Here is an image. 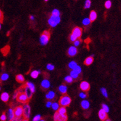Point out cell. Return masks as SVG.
<instances>
[{
	"label": "cell",
	"instance_id": "25",
	"mask_svg": "<svg viewBox=\"0 0 121 121\" xmlns=\"http://www.w3.org/2000/svg\"><path fill=\"white\" fill-rule=\"evenodd\" d=\"M77 65V63L76 62H75V61H71L69 64V68L72 69V70H73V69L75 68Z\"/></svg>",
	"mask_w": 121,
	"mask_h": 121
},
{
	"label": "cell",
	"instance_id": "13",
	"mask_svg": "<svg viewBox=\"0 0 121 121\" xmlns=\"http://www.w3.org/2000/svg\"><path fill=\"white\" fill-rule=\"evenodd\" d=\"M26 86L29 88V89L30 90V91H31L33 93H35V85H34V83H32V82H28L26 83Z\"/></svg>",
	"mask_w": 121,
	"mask_h": 121
},
{
	"label": "cell",
	"instance_id": "4",
	"mask_svg": "<svg viewBox=\"0 0 121 121\" xmlns=\"http://www.w3.org/2000/svg\"><path fill=\"white\" fill-rule=\"evenodd\" d=\"M17 100L19 101V102L22 103H27L29 101V98L26 94V93L24 92H21L17 95Z\"/></svg>",
	"mask_w": 121,
	"mask_h": 121
},
{
	"label": "cell",
	"instance_id": "28",
	"mask_svg": "<svg viewBox=\"0 0 121 121\" xmlns=\"http://www.w3.org/2000/svg\"><path fill=\"white\" fill-rule=\"evenodd\" d=\"M78 75H79V74H78V73H77V72H75L73 70H72L70 73V75L72 77L73 79H76V78H78Z\"/></svg>",
	"mask_w": 121,
	"mask_h": 121
},
{
	"label": "cell",
	"instance_id": "41",
	"mask_svg": "<svg viewBox=\"0 0 121 121\" xmlns=\"http://www.w3.org/2000/svg\"><path fill=\"white\" fill-rule=\"evenodd\" d=\"M79 96H80V97L81 98H82V99L86 98V96H87V95H86V93H83V92L80 93L79 94Z\"/></svg>",
	"mask_w": 121,
	"mask_h": 121
},
{
	"label": "cell",
	"instance_id": "5",
	"mask_svg": "<svg viewBox=\"0 0 121 121\" xmlns=\"http://www.w3.org/2000/svg\"><path fill=\"white\" fill-rule=\"evenodd\" d=\"M30 108L28 104H25L23 107V115L26 119L28 120L30 117Z\"/></svg>",
	"mask_w": 121,
	"mask_h": 121
},
{
	"label": "cell",
	"instance_id": "14",
	"mask_svg": "<svg viewBox=\"0 0 121 121\" xmlns=\"http://www.w3.org/2000/svg\"><path fill=\"white\" fill-rule=\"evenodd\" d=\"M97 17V14L94 11H92L90 14V19L91 22H93L96 19Z\"/></svg>",
	"mask_w": 121,
	"mask_h": 121
},
{
	"label": "cell",
	"instance_id": "20",
	"mask_svg": "<svg viewBox=\"0 0 121 121\" xmlns=\"http://www.w3.org/2000/svg\"><path fill=\"white\" fill-rule=\"evenodd\" d=\"M8 114H9V120L10 121H13V119H14L15 117L14 113V111L13 110V109H9Z\"/></svg>",
	"mask_w": 121,
	"mask_h": 121
},
{
	"label": "cell",
	"instance_id": "35",
	"mask_svg": "<svg viewBox=\"0 0 121 121\" xmlns=\"http://www.w3.org/2000/svg\"><path fill=\"white\" fill-rule=\"evenodd\" d=\"M73 70H74V71H75V72H77V73H78V74L80 73H81V72H82L81 67H80L79 65H77L76 67H75V68L73 69Z\"/></svg>",
	"mask_w": 121,
	"mask_h": 121
},
{
	"label": "cell",
	"instance_id": "44",
	"mask_svg": "<svg viewBox=\"0 0 121 121\" xmlns=\"http://www.w3.org/2000/svg\"><path fill=\"white\" fill-rule=\"evenodd\" d=\"M3 14L0 10V23H3Z\"/></svg>",
	"mask_w": 121,
	"mask_h": 121
},
{
	"label": "cell",
	"instance_id": "17",
	"mask_svg": "<svg viewBox=\"0 0 121 121\" xmlns=\"http://www.w3.org/2000/svg\"><path fill=\"white\" fill-rule=\"evenodd\" d=\"M93 62V58L92 56H90V57H88L87 58H86V59L84 61V63L85 65H89L92 64Z\"/></svg>",
	"mask_w": 121,
	"mask_h": 121
},
{
	"label": "cell",
	"instance_id": "39",
	"mask_svg": "<svg viewBox=\"0 0 121 121\" xmlns=\"http://www.w3.org/2000/svg\"><path fill=\"white\" fill-rule=\"evenodd\" d=\"M41 120V116L40 114L37 115L36 116H35L33 119V121H38Z\"/></svg>",
	"mask_w": 121,
	"mask_h": 121
},
{
	"label": "cell",
	"instance_id": "38",
	"mask_svg": "<svg viewBox=\"0 0 121 121\" xmlns=\"http://www.w3.org/2000/svg\"><path fill=\"white\" fill-rule=\"evenodd\" d=\"M46 68H47V69H48L49 70H54V66L53 64H48V65H47V66H46Z\"/></svg>",
	"mask_w": 121,
	"mask_h": 121
},
{
	"label": "cell",
	"instance_id": "32",
	"mask_svg": "<svg viewBox=\"0 0 121 121\" xmlns=\"http://www.w3.org/2000/svg\"><path fill=\"white\" fill-rule=\"evenodd\" d=\"M104 6H105V8H106V9H110L112 6L111 1L110 0L106 1L105 2V3H104Z\"/></svg>",
	"mask_w": 121,
	"mask_h": 121
},
{
	"label": "cell",
	"instance_id": "7",
	"mask_svg": "<svg viewBox=\"0 0 121 121\" xmlns=\"http://www.w3.org/2000/svg\"><path fill=\"white\" fill-rule=\"evenodd\" d=\"M80 88L83 91H87L89 90L90 86V84L88 82L86 81H83L81 82V83L80 85Z\"/></svg>",
	"mask_w": 121,
	"mask_h": 121
},
{
	"label": "cell",
	"instance_id": "6",
	"mask_svg": "<svg viewBox=\"0 0 121 121\" xmlns=\"http://www.w3.org/2000/svg\"><path fill=\"white\" fill-rule=\"evenodd\" d=\"M14 113L15 116L17 117L20 118L23 115V107L17 106L16 107L15 109L14 110Z\"/></svg>",
	"mask_w": 121,
	"mask_h": 121
},
{
	"label": "cell",
	"instance_id": "51",
	"mask_svg": "<svg viewBox=\"0 0 121 121\" xmlns=\"http://www.w3.org/2000/svg\"><path fill=\"white\" fill-rule=\"evenodd\" d=\"M0 90H1V87H0Z\"/></svg>",
	"mask_w": 121,
	"mask_h": 121
},
{
	"label": "cell",
	"instance_id": "34",
	"mask_svg": "<svg viewBox=\"0 0 121 121\" xmlns=\"http://www.w3.org/2000/svg\"><path fill=\"white\" fill-rule=\"evenodd\" d=\"M8 78H9V75L8 73H3L1 77V80L3 81H5V80H8Z\"/></svg>",
	"mask_w": 121,
	"mask_h": 121
},
{
	"label": "cell",
	"instance_id": "45",
	"mask_svg": "<svg viewBox=\"0 0 121 121\" xmlns=\"http://www.w3.org/2000/svg\"><path fill=\"white\" fill-rule=\"evenodd\" d=\"M73 43H74V45H75V46H78V45H80V42L78 40H76L75 41H74V42H73Z\"/></svg>",
	"mask_w": 121,
	"mask_h": 121
},
{
	"label": "cell",
	"instance_id": "33",
	"mask_svg": "<svg viewBox=\"0 0 121 121\" xmlns=\"http://www.w3.org/2000/svg\"><path fill=\"white\" fill-rule=\"evenodd\" d=\"M9 46H6L5 48H4L3 49H1V52L3 53L4 55H6L7 54V53L9 52Z\"/></svg>",
	"mask_w": 121,
	"mask_h": 121
},
{
	"label": "cell",
	"instance_id": "50",
	"mask_svg": "<svg viewBox=\"0 0 121 121\" xmlns=\"http://www.w3.org/2000/svg\"><path fill=\"white\" fill-rule=\"evenodd\" d=\"M0 29H1V23H0Z\"/></svg>",
	"mask_w": 121,
	"mask_h": 121
},
{
	"label": "cell",
	"instance_id": "29",
	"mask_svg": "<svg viewBox=\"0 0 121 121\" xmlns=\"http://www.w3.org/2000/svg\"><path fill=\"white\" fill-rule=\"evenodd\" d=\"M51 107H52V108H53V110L54 111H57L58 110V109L59 108V104L57 103H53L51 104Z\"/></svg>",
	"mask_w": 121,
	"mask_h": 121
},
{
	"label": "cell",
	"instance_id": "27",
	"mask_svg": "<svg viewBox=\"0 0 121 121\" xmlns=\"http://www.w3.org/2000/svg\"><path fill=\"white\" fill-rule=\"evenodd\" d=\"M64 80H65V81L68 83H72V82H73V78H72V77L70 76V75H68V76H66L64 78Z\"/></svg>",
	"mask_w": 121,
	"mask_h": 121
},
{
	"label": "cell",
	"instance_id": "24",
	"mask_svg": "<svg viewBox=\"0 0 121 121\" xmlns=\"http://www.w3.org/2000/svg\"><path fill=\"white\" fill-rule=\"evenodd\" d=\"M91 0H86L84 3V8L85 9H89L91 7Z\"/></svg>",
	"mask_w": 121,
	"mask_h": 121
},
{
	"label": "cell",
	"instance_id": "42",
	"mask_svg": "<svg viewBox=\"0 0 121 121\" xmlns=\"http://www.w3.org/2000/svg\"><path fill=\"white\" fill-rule=\"evenodd\" d=\"M78 38H77L75 36H74V35H73V34H71L70 36V41H72V42H74V41H75L76 40H77Z\"/></svg>",
	"mask_w": 121,
	"mask_h": 121
},
{
	"label": "cell",
	"instance_id": "18",
	"mask_svg": "<svg viewBox=\"0 0 121 121\" xmlns=\"http://www.w3.org/2000/svg\"><path fill=\"white\" fill-rule=\"evenodd\" d=\"M24 91H25V93H26V94L27 95V96H28V98H29V99H30L31 98H32V94H33V93L30 91V90L29 89V88L27 87V86H26V87L24 88Z\"/></svg>",
	"mask_w": 121,
	"mask_h": 121
},
{
	"label": "cell",
	"instance_id": "1",
	"mask_svg": "<svg viewBox=\"0 0 121 121\" xmlns=\"http://www.w3.org/2000/svg\"><path fill=\"white\" fill-rule=\"evenodd\" d=\"M49 37H50V33L48 31H45L40 37V44L42 45H47L49 40Z\"/></svg>",
	"mask_w": 121,
	"mask_h": 121
},
{
	"label": "cell",
	"instance_id": "8",
	"mask_svg": "<svg viewBox=\"0 0 121 121\" xmlns=\"http://www.w3.org/2000/svg\"><path fill=\"white\" fill-rule=\"evenodd\" d=\"M82 33V30L81 28L77 27L73 29L72 34H73V35H74V36H75L77 38H78L81 37Z\"/></svg>",
	"mask_w": 121,
	"mask_h": 121
},
{
	"label": "cell",
	"instance_id": "40",
	"mask_svg": "<svg viewBox=\"0 0 121 121\" xmlns=\"http://www.w3.org/2000/svg\"><path fill=\"white\" fill-rule=\"evenodd\" d=\"M60 118H61V121H65L67 120V116L65 114L60 115Z\"/></svg>",
	"mask_w": 121,
	"mask_h": 121
},
{
	"label": "cell",
	"instance_id": "23",
	"mask_svg": "<svg viewBox=\"0 0 121 121\" xmlns=\"http://www.w3.org/2000/svg\"><path fill=\"white\" fill-rule=\"evenodd\" d=\"M40 70H34L33 72L31 73V77H32V78H36L38 77V75L40 74Z\"/></svg>",
	"mask_w": 121,
	"mask_h": 121
},
{
	"label": "cell",
	"instance_id": "21",
	"mask_svg": "<svg viewBox=\"0 0 121 121\" xmlns=\"http://www.w3.org/2000/svg\"><path fill=\"white\" fill-rule=\"evenodd\" d=\"M16 79L19 83H22V82H24V80H25L24 76L22 74H19V75H17L16 77Z\"/></svg>",
	"mask_w": 121,
	"mask_h": 121
},
{
	"label": "cell",
	"instance_id": "37",
	"mask_svg": "<svg viewBox=\"0 0 121 121\" xmlns=\"http://www.w3.org/2000/svg\"><path fill=\"white\" fill-rule=\"evenodd\" d=\"M102 109L104 111L106 112L107 113L109 111V108L108 107V106L105 104H102Z\"/></svg>",
	"mask_w": 121,
	"mask_h": 121
},
{
	"label": "cell",
	"instance_id": "48",
	"mask_svg": "<svg viewBox=\"0 0 121 121\" xmlns=\"http://www.w3.org/2000/svg\"><path fill=\"white\" fill-rule=\"evenodd\" d=\"M30 19H31L32 21H34V19H35V17H34L33 16H30Z\"/></svg>",
	"mask_w": 121,
	"mask_h": 121
},
{
	"label": "cell",
	"instance_id": "30",
	"mask_svg": "<svg viewBox=\"0 0 121 121\" xmlns=\"http://www.w3.org/2000/svg\"><path fill=\"white\" fill-rule=\"evenodd\" d=\"M82 24L84 25V26H88L89 24H91V21L90 18H85L82 21Z\"/></svg>",
	"mask_w": 121,
	"mask_h": 121
},
{
	"label": "cell",
	"instance_id": "16",
	"mask_svg": "<svg viewBox=\"0 0 121 121\" xmlns=\"http://www.w3.org/2000/svg\"><path fill=\"white\" fill-rule=\"evenodd\" d=\"M59 90L60 93H62V94L66 93L67 91V87L65 85H62L59 86Z\"/></svg>",
	"mask_w": 121,
	"mask_h": 121
},
{
	"label": "cell",
	"instance_id": "3",
	"mask_svg": "<svg viewBox=\"0 0 121 121\" xmlns=\"http://www.w3.org/2000/svg\"><path fill=\"white\" fill-rule=\"evenodd\" d=\"M71 103V99L67 95H63L59 100V104L62 106H68Z\"/></svg>",
	"mask_w": 121,
	"mask_h": 121
},
{
	"label": "cell",
	"instance_id": "2",
	"mask_svg": "<svg viewBox=\"0 0 121 121\" xmlns=\"http://www.w3.org/2000/svg\"><path fill=\"white\" fill-rule=\"evenodd\" d=\"M60 22V18L59 16H52L48 20V24L49 26H51L52 27H56L57 24H59Z\"/></svg>",
	"mask_w": 121,
	"mask_h": 121
},
{
	"label": "cell",
	"instance_id": "19",
	"mask_svg": "<svg viewBox=\"0 0 121 121\" xmlns=\"http://www.w3.org/2000/svg\"><path fill=\"white\" fill-rule=\"evenodd\" d=\"M55 97V93L53 91H50L49 92L46 94V98L48 99H53Z\"/></svg>",
	"mask_w": 121,
	"mask_h": 121
},
{
	"label": "cell",
	"instance_id": "26",
	"mask_svg": "<svg viewBox=\"0 0 121 121\" xmlns=\"http://www.w3.org/2000/svg\"><path fill=\"white\" fill-rule=\"evenodd\" d=\"M54 120L56 121H61L60 115L58 113V112H56L54 115Z\"/></svg>",
	"mask_w": 121,
	"mask_h": 121
},
{
	"label": "cell",
	"instance_id": "43",
	"mask_svg": "<svg viewBox=\"0 0 121 121\" xmlns=\"http://www.w3.org/2000/svg\"><path fill=\"white\" fill-rule=\"evenodd\" d=\"M0 120L3 121H4L6 120V114H5L4 113L3 114L1 115V116L0 117Z\"/></svg>",
	"mask_w": 121,
	"mask_h": 121
},
{
	"label": "cell",
	"instance_id": "46",
	"mask_svg": "<svg viewBox=\"0 0 121 121\" xmlns=\"http://www.w3.org/2000/svg\"><path fill=\"white\" fill-rule=\"evenodd\" d=\"M51 104H52V103H51V101H48V102L46 103V106L49 108H51Z\"/></svg>",
	"mask_w": 121,
	"mask_h": 121
},
{
	"label": "cell",
	"instance_id": "15",
	"mask_svg": "<svg viewBox=\"0 0 121 121\" xmlns=\"http://www.w3.org/2000/svg\"><path fill=\"white\" fill-rule=\"evenodd\" d=\"M81 106L83 109H87L89 108L90 103L87 100H83L81 102Z\"/></svg>",
	"mask_w": 121,
	"mask_h": 121
},
{
	"label": "cell",
	"instance_id": "47",
	"mask_svg": "<svg viewBox=\"0 0 121 121\" xmlns=\"http://www.w3.org/2000/svg\"><path fill=\"white\" fill-rule=\"evenodd\" d=\"M18 91H16V92L14 93V96H13V98L14 99H16V98L17 97V95H18Z\"/></svg>",
	"mask_w": 121,
	"mask_h": 121
},
{
	"label": "cell",
	"instance_id": "22",
	"mask_svg": "<svg viewBox=\"0 0 121 121\" xmlns=\"http://www.w3.org/2000/svg\"><path fill=\"white\" fill-rule=\"evenodd\" d=\"M66 109L64 106H62L60 107V108L58 109V113L60 115H62V114H66Z\"/></svg>",
	"mask_w": 121,
	"mask_h": 121
},
{
	"label": "cell",
	"instance_id": "11",
	"mask_svg": "<svg viewBox=\"0 0 121 121\" xmlns=\"http://www.w3.org/2000/svg\"><path fill=\"white\" fill-rule=\"evenodd\" d=\"M41 86L44 89H48L50 86V82L48 80L44 79L41 83Z\"/></svg>",
	"mask_w": 121,
	"mask_h": 121
},
{
	"label": "cell",
	"instance_id": "12",
	"mask_svg": "<svg viewBox=\"0 0 121 121\" xmlns=\"http://www.w3.org/2000/svg\"><path fill=\"white\" fill-rule=\"evenodd\" d=\"M9 94L6 92L3 93L1 95V100L5 103H6L7 101L9 100Z\"/></svg>",
	"mask_w": 121,
	"mask_h": 121
},
{
	"label": "cell",
	"instance_id": "31",
	"mask_svg": "<svg viewBox=\"0 0 121 121\" xmlns=\"http://www.w3.org/2000/svg\"><path fill=\"white\" fill-rule=\"evenodd\" d=\"M100 90L101 93H102V95L104 96V97L105 98L108 97V92H107L106 88H101Z\"/></svg>",
	"mask_w": 121,
	"mask_h": 121
},
{
	"label": "cell",
	"instance_id": "9",
	"mask_svg": "<svg viewBox=\"0 0 121 121\" xmlns=\"http://www.w3.org/2000/svg\"><path fill=\"white\" fill-rule=\"evenodd\" d=\"M98 116L99 119L101 121H105L107 119V117H108V116H107V112L104 111L103 109L99 110V111L98 112Z\"/></svg>",
	"mask_w": 121,
	"mask_h": 121
},
{
	"label": "cell",
	"instance_id": "36",
	"mask_svg": "<svg viewBox=\"0 0 121 121\" xmlns=\"http://www.w3.org/2000/svg\"><path fill=\"white\" fill-rule=\"evenodd\" d=\"M52 15L55 16H60V12H59V11L58 9H54L52 11Z\"/></svg>",
	"mask_w": 121,
	"mask_h": 121
},
{
	"label": "cell",
	"instance_id": "49",
	"mask_svg": "<svg viewBox=\"0 0 121 121\" xmlns=\"http://www.w3.org/2000/svg\"><path fill=\"white\" fill-rule=\"evenodd\" d=\"M44 1H48V0H44Z\"/></svg>",
	"mask_w": 121,
	"mask_h": 121
},
{
	"label": "cell",
	"instance_id": "10",
	"mask_svg": "<svg viewBox=\"0 0 121 121\" xmlns=\"http://www.w3.org/2000/svg\"><path fill=\"white\" fill-rule=\"evenodd\" d=\"M77 53V49L75 46H70L68 49V54L70 56H74Z\"/></svg>",
	"mask_w": 121,
	"mask_h": 121
}]
</instances>
